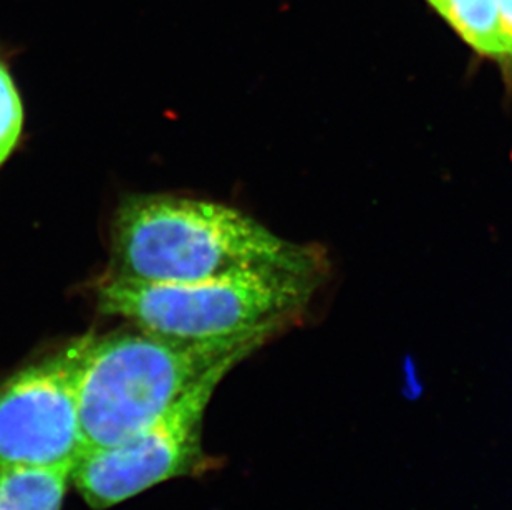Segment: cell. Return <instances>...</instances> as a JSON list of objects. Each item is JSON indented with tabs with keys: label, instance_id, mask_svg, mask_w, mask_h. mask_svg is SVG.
Returning a JSON list of instances; mask_svg holds the SVG:
<instances>
[{
	"label": "cell",
	"instance_id": "obj_1",
	"mask_svg": "<svg viewBox=\"0 0 512 510\" xmlns=\"http://www.w3.org/2000/svg\"><path fill=\"white\" fill-rule=\"evenodd\" d=\"M266 269L320 270V255L203 199L135 194L113 217L112 277L184 284Z\"/></svg>",
	"mask_w": 512,
	"mask_h": 510
},
{
	"label": "cell",
	"instance_id": "obj_2",
	"mask_svg": "<svg viewBox=\"0 0 512 510\" xmlns=\"http://www.w3.org/2000/svg\"><path fill=\"white\" fill-rule=\"evenodd\" d=\"M269 338L181 340L138 328L90 337L78 409L83 454L140 433L219 366H236Z\"/></svg>",
	"mask_w": 512,
	"mask_h": 510
},
{
	"label": "cell",
	"instance_id": "obj_3",
	"mask_svg": "<svg viewBox=\"0 0 512 510\" xmlns=\"http://www.w3.org/2000/svg\"><path fill=\"white\" fill-rule=\"evenodd\" d=\"M320 270L266 269L184 284H153L107 275L97 307L136 328L181 340L267 337L299 320Z\"/></svg>",
	"mask_w": 512,
	"mask_h": 510
},
{
	"label": "cell",
	"instance_id": "obj_4",
	"mask_svg": "<svg viewBox=\"0 0 512 510\" xmlns=\"http://www.w3.org/2000/svg\"><path fill=\"white\" fill-rule=\"evenodd\" d=\"M234 366H219L135 436L83 454L73 484L88 506L108 509L161 482L196 471L203 461V419L219 383Z\"/></svg>",
	"mask_w": 512,
	"mask_h": 510
},
{
	"label": "cell",
	"instance_id": "obj_5",
	"mask_svg": "<svg viewBox=\"0 0 512 510\" xmlns=\"http://www.w3.org/2000/svg\"><path fill=\"white\" fill-rule=\"evenodd\" d=\"M90 337L78 338L0 383V469L80 461L78 388Z\"/></svg>",
	"mask_w": 512,
	"mask_h": 510
},
{
	"label": "cell",
	"instance_id": "obj_6",
	"mask_svg": "<svg viewBox=\"0 0 512 510\" xmlns=\"http://www.w3.org/2000/svg\"><path fill=\"white\" fill-rule=\"evenodd\" d=\"M77 464L0 469V510H62Z\"/></svg>",
	"mask_w": 512,
	"mask_h": 510
},
{
	"label": "cell",
	"instance_id": "obj_7",
	"mask_svg": "<svg viewBox=\"0 0 512 510\" xmlns=\"http://www.w3.org/2000/svg\"><path fill=\"white\" fill-rule=\"evenodd\" d=\"M459 37L484 57L503 62L498 0H426Z\"/></svg>",
	"mask_w": 512,
	"mask_h": 510
},
{
	"label": "cell",
	"instance_id": "obj_8",
	"mask_svg": "<svg viewBox=\"0 0 512 510\" xmlns=\"http://www.w3.org/2000/svg\"><path fill=\"white\" fill-rule=\"evenodd\" d=\"M24 128V106L9 67L0 57V168L19 145Z\"/></svg>",
	"mask_w": 512,
	"mask_h": 510
},
{
	"label": "cell",
	"instance_id": "obj_9",
	"mask_svg": "<svg viewBox=\"0 0 512 510\" xmlns=\"http://www.w3.org/2000/svg\"><path fill=\"white\" fill-rule=\"evenodd\" d=\"M501 39H503V62L512 65V0H498Z\"/></svg>",
	"mask_w": 512,
	"mask_h": 510
}]
</instances>
